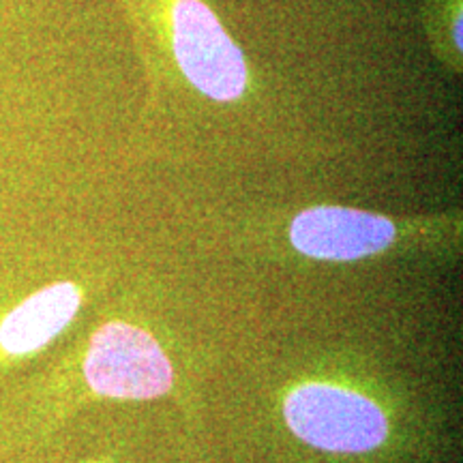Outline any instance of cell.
I'll return each instance as SVG.
<instances>
[{"instance_id":"cell-3","label":"cell","mask_w":463,"mask_h":463,"mask_svg":"<svg viewBox=\"0 0 463 463\" xmlns=\"http://www.w3.org/2000/svg\"><path fill=\"white\" fill-rule=\"evenodd\" d=\"M84 373L92 391L118 399H153L172 386V367L157 341L114 322L92 337Z\"/></svg>"},{"instance_id":"cell-4","label":"cell","mask_w":463,"mask_h":463,"mask_svg":"<svg viewBox=\"0 0 463 463\" xmlns=\"http://www.w3.org/2000/svg\"><path fill=\"white\" fill-rule=\"evenodd\" d=\"M289 239L317 260H358L386 249L395 239L391 219L341 206H317L294 219Z\"/></svg>"},{"instance_id":"cell-2","label":"cell","mask_w":463,"mask_h":463,"mask_svg":"<svg viewBox=\"0 0 463 463\" xmlns=\"http://www.w3.org/2000/svg\"><path fill=\"white\" fill-rule=\"evenodd\" d=\"M172 43L183 73L206 97L234 101L245 92L242 52L204 3L178 0L174 5Z\"/></svg>"},{"instance_id":"cell-5","label":"cell","mask_w":463,"mask_h":463,"mask_svg":"<svg viewBox=\"0 0 463 463\" xmlns=\"http://www.w3.org/2000/svg\"><path fill=\"white\" fill-rule=\"evenodd\" d=\"M80 292L73 283H56L17 305L0 324V345L9 354H28L50 344L78 314Z\"/></svg>"},{"instance_id":"cell-1","label":"cell","mask_w":463,"mask_h":463,"mask_svg":"<svg viewBox=\"0 0 463 463\" xmlns=\"http://www.w3.org/2000/svg\"><path fill=\"white\" fill-rule=\"evenodd\" d=\"M289 430L311 447L364 453L384 442L389 427L372 399L331 384H305L288 397Z\"/></svg>"},{"instance_id":"cell-6","label":"cell","mask_w":463,"mask_h":463,"mask_svg":"<svg viewBox=\"0 0 463 463\" xmlns=\"http://www.w3.org/2000/svg\"><path fill=\"white\" fill-rule=\"evenodd\" d=\"M453 31H455L453 33L455 34V45H457V48H461V17H457Z\"/></svg>"}]
</instances>
